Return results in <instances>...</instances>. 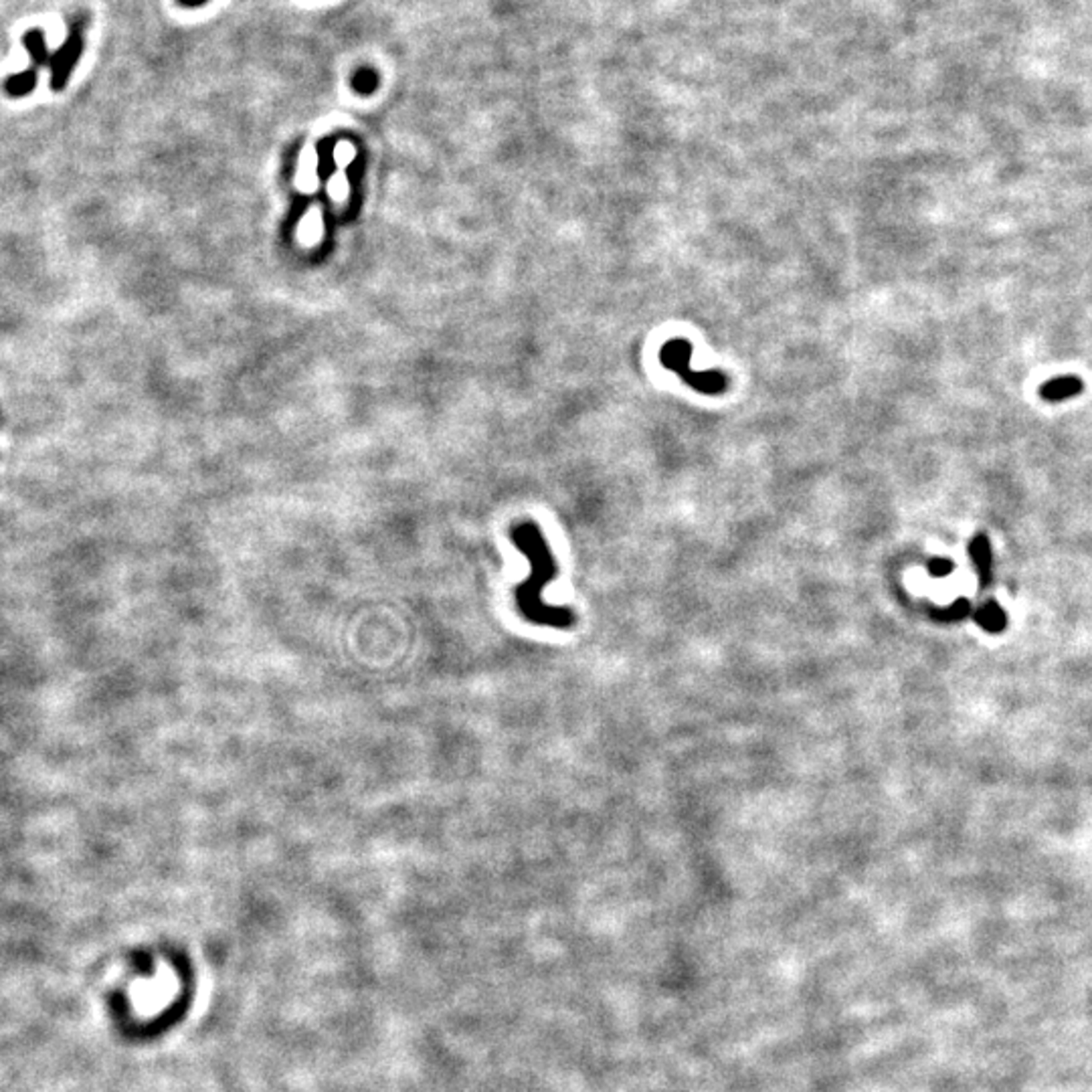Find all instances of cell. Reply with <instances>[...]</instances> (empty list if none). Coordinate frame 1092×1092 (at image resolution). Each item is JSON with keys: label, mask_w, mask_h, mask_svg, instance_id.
<instances>
[{"label": "cell", "mask_w": 1092, "mask_h": 1092, "mask_svg": "<svg viewBox=\"0 0 1092 1092\" xmlns=\"http://www.w3.org/2000/svg\"><path fill=\"white\" fill-rule=\"evenodd\" d=\"M512 542L526 557L530 575L516 587V606L520 615L533 625L569 629L575 625L577 615L569 606H553L545 599V589L559 575L545 534L534 522H522L512 528Z\"/></svg>", "instance_id": "obj_1"}, {"label": "cell", "mask_w": 1092, "mask_h": 1092, "mask_svg": "<svg viewBox=\"0 0 1092 1092\" xmlns=\"http://www.w3.org/2000/svg\"><path fill=\"white\" fill-rule=\"evenodd\" d=\"M690 356H692V347L686 341H672L662 350V362L668 368H674L690 387L700 393H723L726 388V376L720 373H692L690 370Z\"/></svg>", "instance_id": "obj_2"}, {"label": "cell", "mask_w": 1092, "mask_h": 1092, "mask_svg": "<svg viewBox=\"0 0 1092 1092\" xmlns=\"http://www.w3.org/2000/svg\"><path fill=\"white\" fill-rule=\"evenodd\" d=\"M83 29H85V18L82 15L71 18L69 33H67L65 43L57 49V51L51 53V57H49L51 88L55 91H61L65 88V83L69 82L73 69H76V65L79 63V57H82V53H83Z\"/></svg>", "instance_id": "obj_3"}, {"label": "cell", "mask_w": 1092, "mask_h": 1092, "mask_svg": "<svg viewBox=\"0 0 1092 1092\" xmlns=\"http://www.w3.org/2000/svg\"><path fill=\"white\" fill-rule=\"evenodd\" d=\"M1081 391H1082V381L1078 379V376H1058V379H1052L1050 382H1046V385L1040 388V394H1042V399L1050 400V403H1056V400H1064Z\"/></svg>", "instance_id": "obj_4"}, {"label": "cell", "mask_w": 1092, "mask_h": 1092, "mask_svg": "<svg viewBox=\"0 0 1092 1092\" xmlns=\"http://www.w3.org/2000/svg\"><path fill=\"white\" fill-rule=\"evenodd\" d=\"M23 47L27 49L29 55H30V59H33L35 69H36V67L49 65V57H51V53H49L45 33H43L41 29L27 30V33L23 35Z\"/></svg>", "instance_id": "obj_5"}, {"label": "cell", "mask_w": 1092, "mask_h": 1092, "mask_svg": "<svg viewBox=\"0 0 1092 1092\" xmlns=\"http://www.w3.org/2000/svg\"><path fill=\"white\" fill-rule=\"evenodd\" d=\"M35 85H36V69L35 67H29V69H24L21 73H17V76H10L9 79H6L4 91L10 97H23V96H29L30 91L35 89Z\"/></svg>", "instance_id": "obj_6"}, {"label": "cell", "mask_w": 1092, "mask_h": 1092, "mask_svg": "<svg viewBox=\"0 0 1092 1092\" xmlns=\"http://www.w3.org/2000/svg\"><path fill=\"white\" fill-rule=\"evenodd\" d=\"M353 88L356 94H364V96L374 94V89L379 88V76H376V71L370 69V67H367V69H359L353 77Z\"/></svg>", "instance_id": "obj_7"}, {"label": "cell", "mask_w": 1092, "mask_h": 1092, "mask_svg": "<svg viewBox=\"0 0 1092 1092\" xmlns=\"http://www.w3.org/2000/svg\"><path fill=\"white\" fill-rule=\"evenodd\" d=\"M208 0H178V4L184 6V9H196V6H202Z\"/></svg>", "instance_id": "obj_8"}]
</instances>
